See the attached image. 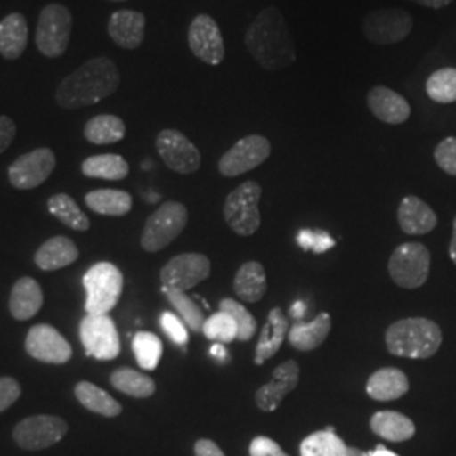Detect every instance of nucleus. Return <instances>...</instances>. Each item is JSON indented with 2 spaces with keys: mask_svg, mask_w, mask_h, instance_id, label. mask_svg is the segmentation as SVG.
Wrapping results in <instances>:
<instances>
[{
  "mask_svg": "<svg viewBox=\"0 0 456 456\" xmlns=\"http://www.w3.org/2000/svg\"><path fill=\"white\" fill-rule=\"evenodd\" d=\"M245 46L252 58L267 71H279L296 61V45L277 7H265L248 26Z\"/></svg>",
  "mask_w": 456,
  "mask_h": 456,
  "instance_id": "obj_1",
  "label": "nucleus"
},
{
  "mask_svg": "<svg viewBox=\"0 0 456 456\" xmlns=\"http://www.w3.org/2000/svg\"><path fill=\"white\" fill-rule=\"evenodd\" d=\"M120 85V73L107 56H97L68 75L56 90V102L61 109L77 110L92 107L114 95Z\"/></svg>",
  "mask_w": 456,
  "mask_h": 456,
  "instance_id": "obj_2",
  "label": "nucleus"
},
{
  "mask_svg": "<svg viewBox=\"0 0 456 456\" xmlns=\"http://www.w3.org/2000/svg\"><path fill=\"white\" fill-rule=\"evenodd\" d=\"M440 326L426 318H406L392 323L386 331L387 350L395 357L429 359L440 350Z\"/></svg>",
  "mask_w": 456,
  "mask_h": 456,
  "instance_id": "obj_3",
  "label": "nucleus"
},
{
  "mask_svg": "<svg viewBox=\"0 0 456 456\" xmlns=\"http://www.w3.org/2000/svg\"><path fill=\"white\" fill-rule=\"evenodd\" d=\"M86 291L85 308L90 314H109L124 291V276L110 262H98L83 277Z\"/></svg>",
  "mask_w": 456,
  "mask_h": 456,
  "instance_id": "obj_4",
  "label": "nucleus"
},
{
  "mask_svg": "<svg viewBox=\"0 0 456 456\" xmlns=\"http://www.w3.org/2000/svg\"><path fill=\"white\" fill-rule=\"evenodd\" d=\"M262 188L256 181H245L225 200L224 216L228 227L240 237H250L261 227Z\"/></svg>",
  "mask_w": 456,
  "mask_h": 456,
  "instance_id": "obj_5",
  "label": "nucleus"
},
{
  "mask_svg": "<svg viewBox=\"0 0 456 456\" xmlns=\"http://www.w3.org/2000/svg\"><path fill=\"white\" fill-rule=\"evenodd\" d=\"M188 225V208L180 201H166L147 218L141 235L146 252H159L175 242Z\"/></svg>",
  "mask_w": 456,
  "mask_h": 456,
  "instance_id": "obj_6",
  "label": "nucleus"
},
{
  "mask_svg": "<svg viewBox=\"0 0 456 456\" xmlns=\"http://www.w3.org/2000/svg\"><path fill=\"white\" fill-rule=\"evenodd\" d=\"M73 16L61 4H48L37 19L36 48L46 58L63 56L69 45Z\"/></svg>",
  "mask_w": 456,
  "mask_h": 456,
  "instance_id": "obj_7",
  "label": "nucleus"
},
{
  "mask_svg": "<svg viewBox=\"0 0 456 456\" xmlns=\"http://www.w3.org/2000/svg\"><path fill=\"white\" fill-rule=\"evenodd\" d=\"M431 256L423 244L399 245L392 252L389 261V274L392 281L406 289H416L423 286L429 276Z\"/></svg>",
  "mask_w": 456,
  "mask_h": 456,
  "instance_id": "obj_8",
  "label": "nucleus"
},
{
  "mask_svg": "<svg viewBox=\"0 0 456 456\" xmlns=\"http://www.w3.org/2000/svg\"><path fill=\"white\" fill-rule=\"evenodd\" d=\"M80 340L88 357L114 360L120 354V338L109 314H86L80 323Z\"/></svg>",
  "mask_w": 456,
  "mask_h": 456,
  "instance_id": "obj_9",
  "label": "nucleus"
},
{
  "mask_svg": "<svg viewBox=\"0 0 456 456\" xmlns=\"http://www.w3.org/2000/svg\"><path fill=\"white\" fill-rule=\"evenodd\" d=\"M271 142L264 135L252 134L230 147L218 161V171L225 178H235L259 167L271 156Z\"/></svg>",
  "mask_w": 456,
  "mask_h": 456,
  "instance_id": "obj_10",
  "label": "nucleus"
},
{
  "mask_svg": "<svg viewBox=\"0 0 456 456\" xmlns=\"http://www.w3.org/2000/svg\"><path fill=\"white\" fill-rule=\"evenodd\" d=\"M412 31V17L403 9H377L362 22L363 36L379 46L401 43Z\"/></svg>",
  "mask_w": 456,
  "mask_h": 456,
  "instance_id": "obj_11",
  "label": "nucleus"
},
{
  "mask_svg": "<svg viewBox=\"0 0 456 456\" xmlns=\"http://www.w3.org/2000/svg\"><path fill=\"white\" fill-rule=\"evenodd\" d=\"M68 433V424L65 419L58 416H31L22 419L17 424L12 433V438L19 448L36 452V450H46L49 446L60 443Z\"/></svg>",
  "mask_w": 456,
  "mask_h": 456,
  "instance_id": "obj_12",
  "label": "nucleus"
},
{
  "mask_svg": "<svg viewBox=\"0 0 456 456\" xmlns=\"http://www.w3.org/2000/svg\"><path fill=\"white\" fill-rule=\"evenodd\" d=\"M212 264L203 254H181L161 269V282L166 289L186 293L210 277Z\"/></svg>",
  "mask_w": 456,
  "mask_h": 456,
  "instance_id": "obj_13",
  "label": "nucleus"
},
{
  "mask_svg": "<svg viewBox=\"0 0 456 456\" xmlns=\"http://www.w3.org/2000/svg\"><path fill=\"white\" fill-rule=\"evenodd\" d=\"M56 167V156L49 147H39L19 156L9 166V181L16 190H34L48 180Z\"/></svg>",
  "mask_w": 456,
  "mask_h": 456,
  "instance_id": "obj_14",
  "label": "nucleus"
},
{
  "mask_svg": "<svg viewBox=\"0 0 456 456\" xmlns=\"http://www.w3.org/2000/svg\"><path fill=\"white\" fill-rule=\"evenodd\" d=\"M188 46L196 58L210 66L225 60V43L216 20L208 14H198L188 29Z\"/></svg>",
  "mask_w": 456,
  "mask_h": 456,
  "instance_id": "obj_15",
  "label": "nucleus"
},
{
  "mask_svg": "<svg viewBox=\"0 0 456 456\" xmlns=\"http://www.w3.org/2000/svg\"><path fill=\"white\" fill-rule=\"evenodd\" d=\"M156 149L164 164L180 175H193L201 166V154L198 147L180 131L164 129L159 132Z\"/></svg>",
  "mask_w": 456,
  "mask_h": 456,
  "instance_id": "obj_16",
  "label": "nucleus"
},
{
  "mask_svg": "<svg viewBox=\"0 0 456 456\" xmlns=\"http://www.w3.org/2000/svg\"><path fill=\"white\" fill-rule=\"evenodd\" d=\"M26 352L33 359L61 365L71 359L73 350L71 345L66 342L65 337L51 325H36L29 330L26 337Z\"/></svg>",
  "mask_w": 456,
  "mask_h": 456,
  "instance_id": "obj_17",
  "label": "nucleus"
},
{
  "mask_svg": "<svg viewBox=\"0 0 456 456\" xmlns=\"http://www.w3.org/2000/svg\"><path fill=\"white\" fill-rule=\"evenodd\" d=\"M299 384V365L294 360H286L277 365L273 379L256 394V404L264 412H274L282 399Z\"/></svg>",
  "mask_w": 456,
  "mask_h": 456,
  "instance_id": "obj_18",
  "label": "nucleus"
},
{
  "mask_svg": "<svg viewBox=\"0 0 456 456\" xmlns=\"http://www.w3.org/2000/svg\"><path fill=\"white\" fill-rule=\"evenodd\" d=\"M107 33L117 46L134 51L144 41L146 16L139 11H131V9L117 11L109 19Z\"/></svg>",
  "mask_w": 456,
  "mask_h": 456,
  "instance_id": "obj_19",
  "label": "nucleus"
},
{
  "mask_svg": "<svg viewBox=\"0 0 456 456\" xmlns=\"http://www.w3.org/2000/svg\"><path fill=\"white\" fill-rule=\"evenodd\" d=\"M367 105L375 118L384 124L399 126L404 124L411 117V105L401 94L394 92L387 86H374L367 95Z\"/></svg>",
  "mask_w": 456,
  "mask_h": 456,
  "instance_id": "obj_20",
  "label": "nucleus"
},
{
  "mask_svg": "<svg viewBox=\"0 0 456 456\" xmlns=\"http://www.w3.org/2000/svg\"><path fill=\"white\" fill-rule=\"evenodd\" d=\"M397 220L403 232L409 235H424L435 230L438 224L436 213L431 210L428 203H424L418 196H406L397 210Z\"/></svg>",
  "mask_w": 456,
  "mask_h": 456,
  "instance_id": "obj_21",
  "label": "nucleus"
},
{
  "mask_svg": "<svg viewBox=\"0 0 456 456\" xmlns=\"http://www.w3.org/2000/svg\"><path fill=\"white\" fill-rule=\"evenodd\" d=\"M45 296L37 281L33 277H20L12 286L9 310L19 322H28L43 308Z\"/></svg>",
  "mask_w": 456,
  "mask_h": 456,
  "instance_id": "obj_22",
  "label": "nucleus"
},
{
  "mask_svg": "<svg viewBox=\"0 0 456 456\" xmlns=\"http://www.w3.org/2000/svg\"><path fill=\"white\" fill-rule=\"evenodd\" d=\"M80 257L78 247L68 237L58 235L46 240L37 248L34 254V262L41 271L53 273L58 269H63L66 265H71Z\"/></svg>",
  "mask_w": 456,
  "mask_h": 456,
  "instance_id": "obj_23",
  "label": "nucleus"
},
{
  "mask_svg": "<svg viewBox=\"0 0 456 456\" xmlns=\"http://www.w3.org/2000/svg\"><path fill=\"white\" fill-rule=\"evenodd\" d=\"M301 456H369V452L346 446L333 426L306 436L299 446Z\"/></svg>",
  "mask_w": 456,
  "mask_h": 456,
  "instance_id": "obj_24",
  "label": "nucleus"
},
{
  "mask_svg": "<svg viewBox=\"0 0 456 456\" xmlns=\"http://www.w3.org/2000/svg\"><path fill=\"white\" fill-rule=\"evenodd\" d=\"M289 333V325L288 318L281 308H274L269 311L267 322L262 326L261 338L256 348V365H262L264 362L273 359L279 352L281 345L286 340V335Z\"/></svg>",
  "mask_w": 456,
  "mask_h": 456,
  "instance_id": "obj_25",
  "label": "nucleus"
},
{
  "mask_svg": "<svg viewBox=\"0 0 456 456\" xmlns=\"http://www.w3.org/2000/svg\"><path fill=\"white\" fill-rule=\"evenodd\" d=\"M365 391L374 401H380V403L395 401L404 394H408V375L394 367L380 369L370 375V379L367 380Z\"/></svg>",
  "mask_w": 456,
  "mask_h": 456,
  "instance_id": "obj_26",
  "label": "nucleus"
},
{
  "mask_svg": "<svg viewBox=\"0 0 456 456\" xmlns=\"http://www.w3.org/2000/svg\"><path fill=\"white\" fill-rule=\"evenodd\" d=\"M28 20L20 12H11L0 20V54L5 60H19L28 48Z\"/></svg>",
  "mask_w": 456,
  "mask_h": 456,
  "instance_id": "obj_27",
  "label": "nucleus"
},
{
  "mask_svg": "<svg viewBox=\"0 0 456 456\" xmlns=\"http://www.w3.org/2000/svg\"><path fill=\"white\" fill-rule=\"evenodd\" d=\"M331 330V318L328 313H320L313 322H296L288 333L291 346L299 352H311L325 343Z\"/></svg>",
  "mask_w": 456,
  "mask_h": 456,
  "instance_id": "obj_28",
  "label": "nucleus"
},
{
  "mask_svg": "<svg viewBox=\"0 0 456 456\" xmlns=\"http://www.w3.org/2000/svg\"><path fill=\"white\" fill-rule=\"evenodd\" d=\"M233 291L245 303H257L267 291L265 269L259 262H245L233 279Z\"/></svg>",
  "mask_w": 456,
  "mask_h": 456,
  "instance_id": "obj_29",
  "label": "nucleus"
},
{
  "mask_svg": "<svg viewBox=\"0 0 456 456\" xmlns=\"http://www.w3.org/2000/svg\"><path fill=\"white\" fill-rule=\"evenodd\" d=\"M370 429L384 440L401 443L414 436L416 426L408 416L395 411H379L370 419Z\"/></svg>",
  "mask_w": 456,
  "mask_h": 456,
  "instance_id": "obj_30",
  "label": "nucleus"
},
{
  "mask_svg": "<svg viewBox=\"0 0 456 456\" xmlns=\"http://www.w3.org/2000/svg\"><path fill=\"white\" fill-rule=\"evenodd\" d=\"M83 135L90 144L109 146V144L120 142L126 137V124L117 115H95L86 122Z\"/></svg>",
  "mask_w": 456,
  "mask_h": 456,
  "instance_id": "obj_31",
  "label": "nucleus"
},
{
  "mask_svg": "<svg viewBox=\"0 0 456 456\" xmlns=\"http://www.w3.org/2000/svg\"><path fill=\"white\" fill-rule=\"evenodd\" d=\"M82 173L94 180H126L129 176V163L118 154H98L83 161Z\"/></svg>",
  "mask_w": 456,
  "mask_h": 456,
  "instance_id": "obj_32",
  "label": "nucleus"
},
{
  "mask_svg": "<svg viewBox=\"0 0 456 456\" xmlns=\"http://www.w3.org/2000/svg\"><path fill=\"white\" fill-rule=\"evenodd\" d=\"M92 212L107 216H124L132 210V196L122 190H95L85 196Z\"/></svg>",
  "mask_w": 456,
  "mask_h": 456,
  "instance_id": "obj_33",
  "label": "nucleus"
},
{
  "mask_svg": "<svg viewBox=\"0 0 456 456\" xmlns=\"http://www.w3.org/2000/svg\"><path fill=\"white\" fill-rule=\"evenodd\" d=\"M75 395L80 401L83 408L100 414V416L115 418L122 412V406L115 401L114 397L92 382H86V380L78 382L75 387Z\"/></svg>",
  "mask_w": 456,
  "mask_h": 456,
  "instance_id": "obj_34",
  "label": "nucleus"
},
{
  "mask_svg": "<svg viewBox=\"0 0 456 456\" xmlns=\"http://www.w3.org/2000/svg\"><path fill=\"white\" fill-rule=\"evenodd\" d=\"M48 210L63 225L77 232H86L90 228V218L82 212L78 203L66 193L53 195L48 200Z\"/></svg>",
  "mask_w": 456,
  "mask_h": 456,
  "instance_id": "obj_35",
  "label": "nucleus"
},
{
  "mask_svg": "<svg viewBox=\"0 0 456 456\" xmlns=\"http://www.w3.org/2000/svg\"><path fill=\"white\" fill-rule=\"evenodd\" d=\"M110 384L117 391L122 392L126 395H131V397H137V399H146L156 392V382L151 377L141 374L129 367H122V369L114 370L110 374Z\"/></svg>",
  "mask_w": 456,
  "mask_h": 456,
  "instance_id": "obj_36",
  "label": "nucleus"
},
{
  "mask_svg": "<svg viewBox=\"0 0 456 456\" xmlns=\"http://www.w3.org/2000/svg\"><path fill=\"white\" fill-rule=\"evenodd\" d=\"M132 350H134V355H135V360L141 369L154 370V369H158L161 357H163V342L154 333L139 331L134 335Z\"/></svg>",
  "mask_w": 456,
  "mask_h": 456,
  "instance_id": "obj_37",
  "label": "nucleus"
},
{
  "mask_svg": "<svg viewBox=\"0 0 456 456\" xmlns=\"http://www.w3.org/2000/svg\"><path fill=\"white\" fill-rule=\"evenodd\" d=\"M426 94L436 103L456 102V68H441L426 82Z\"/></svg>",
  "mask_w": 456,
  "mask_h": 456,
  "instance_id": "obj_38",
  "label": "nucleus"
},
{
  "mask_svg": "<svg viewBox=\"0 0 456 456\" xmlns=\"http://www.w3.org/2000/svg\"><path fill=\"white\" fill-rule=\"evenodd\" d=\"M163 293L167 297V301L173 305V308L180 313L181 320L191 328V331L196 333L203 331V325H205L203 311L188 294L166 289V288H163Z\"/></svg>",
  "mask_w": 456,
  "mask_h": 456,
  "instance_id": "obj_39",
  "label": "nucleus"
},
{
  "mask_svg": "<svg viewBox=\"0 0 456 456\" xmlns=\"http://www.w3.org/2000/svg\"><path fill=\"white\" fill-rule=\"evenodd\" d=\"M237 323L235 320L225 313V311H218L213 313L208 320H205L203 325V335L216 343H232L237 340Z\"/></svg>",
  "mask_w": 456,
  "mask_h": 456,
  "instance_id": "obj_40",
  "label": "nucleus"
},
{
  "mask_svg": "<svg viewBox=\"0 0 456 456\" xmlns=\"http://www.w3.org/2000/svg\"><path fill=\"white\" fill-rule=\"evenodd\" d=\"M220 310L228 313L235 323H237V340L239 342H248L252 340V337L256 335L257 331V322L256 318L250 314V311L245 308L242 303L235 301V299H222L220 301Z\"/></svg>",
  "mask_w": 456,
  "mask_h": 456,
  "instance_id": "obj_41",
  "label": "nucleus"
},
{
  "mask_svg": "<svg viewBox=\"0 0 456 456\" xmlns=\"http://www.w3.org/2000/svg\"><path fill=\"white\" fill-rule=\"evenodd\" d=\"M297 244L308 252L323 254L335 247V240L330 237L328 232L323 230H301L297 235Z\"/></svg>",
  "mask_w": 456,
  "mask_h": 456,
  "instance_id": "obj_42",
  "label": "nucleus"
},
{
  "mask_svg": "<svg viewBox=\"0 0 456 456\" xmlns=\"http://www.w3.org/2000/svg\"><path fill=\"white\" fill-rule=\"evenodd\" d=\"M435 161L444 173L456 176V137H446L435 149Z\"/></svg>",
  "mask_w": 456,
  "mask_h": 456,
  "instance_id": "obj_43",
  "label": "nucleus"
},
{
  "mask_svg": "<svg viewBox=\"0 0 456 456\" xmlns=\"http://www.w3.org/2000/svg\"><path fill=\"white\" fill-rule=\"evenodd\" d=\"M161 328L164 333L181 346H184L188 343V330L180 318L169 311H164L161 314Z\"/></svg>",
  "mask_w": 456,
  "mask_h": 456,
  "instance_id": "obj_44",
  "label": "nucleus"
},
{
  "mask_svg": "<svg viewBox=\"0 0 456 456\" xmlns=\"http://www.w3.org/2000/svg\"><path fill=\"white\" fill-rule=\"evenodd\" d=\"M20 386L12 377H0V412L11 408L20 397Z\"/></svg>",
  "mask_w": 456,
  "mask_h": 456,
  "instance_id": "obj_45",
  "label": "nucleus"
},
{
  "mask_svg": "<svg viewBox=\"0 0 456 456\" xmlns=\"http://www.w3.org/2000/svg\"><path fill=\"white\" fill-rule=\"evenodd\" d=\"M250 456H289L284 453V450L277 444L276 441L267 436L254 438L248 446Z\"/></svg>",
  "mask_w": 456,
  "mask_h": 456,
  "instance_id": "obj_46",
  "label": "nucleus"
},
{
  "mask_svg": "<svg viewBox=\"0 0 456 456\" xmlns=\"http://www.w3.org/2000/svg\"><path fill=\"white\" fill-rule=\"evenodd\" d=\"M17 127L12 118L0 115V154L5 152L16 139Z\"/></svg>",
  "mask_w": 456,
  "mask_h": 456,
  "instance_id": "obj_47",
  "label": "nucleus"
},
{
  "mask_svg": "<svg viewBox=\"0 0 456 456\" xmlns=\"http://www.w3.org/2000/svg\"><path fill=\"white\" fill-rule=\"evenodd\" d=\"M195 456H225V453L215 441L203 438L195 443Z\"/></svg>",
  "mask_w": 456,
  "mask_h": 456,
  "instance_id": "obj_48",
  "label": "nucleus"
},
{
  "mask_svg": "<svg viewBox=\"0 0 456 456\" xmlns=\"http://www.w3.org/2000/svg\"><path fill=\"white\" fill-rule=\"evenodd\" d=\"M411 2H416L423 7H429V9H441V7L450 5L453 0H411Z\"/></svg>",
  "mask_w": 456,
  "mask_h": 456,
  "instance_id": "obj_49",
  "label": "nucleus"
},
{
  "mask_svg": "<svg viewBox=\"0 0 456 456\" xmlns=\"http://www.w3.org/2000/svg\"><path fill=\"white\" fill-rule=\"evenodd\" d=\"M210 354H212L215 359L220 360V362L227 360V350H225V346L222 343H215L212 348H210Z\"/></svg>",
  "mask_w": 456,
  "mask_h": 456,
  "instance_id": "obj_50",
  "label": "nucleus"
},
{
  "mask_svg": "<svg viewBox=\"0 0 456 456\" xmlns=\"http://www.w3.org/2000/svg\"><path fill=\"white\" fill-rule=\"evenodd\" d=\"M369 456H399L397 453H394L391 450H387L386 446H382V444H379V446H375V450L372 452H369Z\"/></svg>",
  "mask_w": 456,
  "mask_h": 456,
  "instance_id": "obj_51",
  "label": "nucleus"
},
{
  "mask_svg": "<svg viewBox=\"0 0 456 456\" xmlns=\"http://www.w3.org/2000/svg\"><path fill=\"white\" fill-rule=\"evenodd\" d=\"M450 257L456 264V216L453 220V237H452V244H450Z\"/></svg>",
  "mask_w": 456,
  "mask_h": 456,
  "instance_id": "obj_52",
  "label": "nucleus"
},
{
  "mask_svg": "<svg viewBox=\"0 0 456 456\" xmlns=\"http://www.w3.org/2000/svg\"><path fill=\"white\" fill-rule=\"evenodd\" d=\"M303 311H305V303H303V301H297V303H294L293 308H291V313H293L294 318H297V316L301 318V316L305 314Z\"/></svg>",
  "mask_w": 456,
  "mask_h": 456,
  "instance_id": "obj_53",
  "label": "nucleus"
},
{
  "mask_svg": "<svg viewBox=\"0 0 456 456\" xmlns=\"http://www.w3.org/2000/svg\"><path fill=\"white\" fill-rule=\"evenodd\" d=\"M110 2H126V0H110Z\"/></svg>",
  "mask_w": 456,
  "mask_h": 456,
  "instance_id": "obj_54",
  "label": "nucleus"
}]
</instances>
